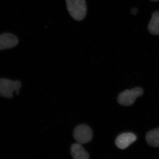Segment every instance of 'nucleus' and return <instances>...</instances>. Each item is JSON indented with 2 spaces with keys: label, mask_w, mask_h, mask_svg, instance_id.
I'll use <instances>...</instances> for the list:
<instances>
[{
  "label": "nucleus",
  "mask_w": 159,
  "mask_h": 159,
  "mask_svg": "<svg viewBox=\"0 0 159 159\" xmlns=\"http://www.w3.org/2000/svg\"><path fill=\"white\" fill-rule=\"evenodd\" d=\"M67 9L70 15L76 20H82L87 14L85 0H66Z\"/></svg>",
  "instance_id": "f257e3e1"
},
{
  "label": "nucleus",
  "mask_w": 159,
  "mask_h": 159,
  "mask_svg": "<svg viewBox=\"0 0 159 159\" xmlns=\"http://www.w3.org/2000/svg\"><path fill=\"white\" fill-rule=\"evenodd\" d=\"M21 87V83L19 80L12 81L10 80L0 79V96L4 98L11 99L13 97V93H19V89Z\"/></svg>",
  "instance_id": "f03ea898"
},
{
  "label": "nucleus",
  "mask_w": 159,
  "mask_h": 159,
  "mask_svg": "<svg viewBox=\"0 0 159 159\" xmlns=\"http://www.w3.org/2000/svg\"><path fill=\"white\" fill-rule=\"evenodd\" d=\"M143 93V90L140 87L126 90L119 94L117 100L121 105L130 106L134 104L137 98L142 97Z\"/></svg>",
  "instance_id": "7ed1b4c3"
},
{
  "label": "nucleus",
  "mask_w": 159,
  "mask_h": 159,
  "mask_svg": "<svg viewBox=\"0 0 159 159\" xmlns=\"http://www.w3.org/2000/svg\"><path fill=\"white\" fill-rule=\"evenodd\" d=\"M74 137L78 143L85 144L90 142L93 139V132L88 125H78L74 129Z\"/></svg>",
  "instance_id": "20e7f679"
},
{
  "label": "nucleus",
  "mask_w": 159,
  "mask_h": 159,
  "mask_svg": "<svg viewBox=\"0 0 159 159\" xmlns=\"http://www.w3.org/2000/svg\"><path fill=\"white\" fill-rule=\"evenodd\" d=\"M137 136L133 133H126L119 135L116 140V145L121 149H125L135 142Z\"/></svg>",
  "instance_id": "39448f33"
},
{
  "label": "nucleus",
  "mask_w": 159,
  "mask_h": 159,
  "mask_svg": "<svg viewBox=\"0 0 159 159\" xmlns=\"http://www.w3.org/2000/svg\"><path fill=\"white\" fill-rule=\"evenodd\" d=\"M19 41L17 38L11 33H4L0 35V51L16 47Z\"/></svg>",
  "instance_id": "423d86ee"
},
{
  "label": "nucleus",
  "mask_w": 159,
  "mask_h": 159,
  "mask_svg": "<svg viewBox=\"0 0 159 159\" xmlns=\"http://www.w3.org/2000/svg\"><path fill=\"white\" fill-rule=\"evenodd\" d=\"M71 154L75 159H88L89 154L84 150L81 144L77 143L73 144L71 146Z\"/></svg>",
  "instance_id": "0eeeda50"
},
{
  "label": "nucleus",
  "mask_w": 159,
  "mask_h": 159,
  "mask_svg": "<svg viewBox=\"0 0 159 159\" xmlns=\"http://www.w3.org/2000/svg\"><path fill=\"white\" fill-rule=\"evenodd\" d=\"M148 28L151 34L159 35V11H155L152 13Z\"/></svg>",
  "instance_id": "6e6552de"
},
{
  "label": "nucleus",
  "mask_w": 159,
  "mask_h": 159,
  "mask_svg": "<svg viewBox=\"0 0 159 159\" xmlns=\"http://www.w3.org/2000/svg\"><path fill=\"white\" fill-rule=\"evenodd\" d=\"M146 141L149 146L155 148L159 147V127L147 133Z\"/></svg>",
  "instance_id": "1a4fd4ad"
},
{
  "label": "nucleus",
  "mask_w": 159,
  "mask_h": 159,
  "mask_svg": "<svg viewBox=\"0 0 159 159\" xmlns=\"http://www.w3.org/2000/svg\"><path fill=\"white\" fill-rule=\"evenodd\" d=\"M138 9H137L136 8H134L131 10V13L133 15H135L137 14V12H138Z\"/></svg>",
  "instance_id": "9d476101"
},
{
  "label": "nucleus",
  "mask_w": 159,
  "mask_h": 159,
  "mask_svg": "<svg viewBox=\"0 0 159 159\" xmlns=\"http://www.w3.org/2000/svg\"><path fill=\"white\" fill-rule=\"evenodd\" d=\"M150 1L152 2H157V1H159V0H150Z\"/></svg>",
  "instance_id": "9b49d317"
}]
</instances>
